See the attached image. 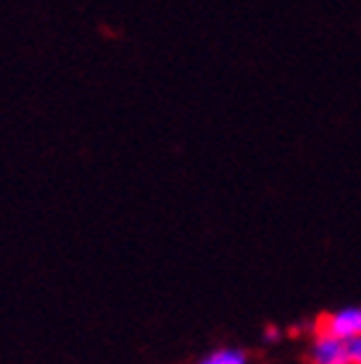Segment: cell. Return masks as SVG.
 <instances>
[{
    "label": "cell",
    "instance_id": "1",
    "mask_svg": "<svg viewBox=\"0 0 361 364\" xmlns=\"http://www.w3.org/2000/svg\"><path fill=\"white\" fill-rule=\"evenodd\" d=\"M308 364H351V341L316 328L306 346Z\"/></svg>",
    "mask_w": 361,
    "mask_h": 364
},
{
    "label": "cell",
    "instance_id": "2",
    "mask_svg": "<svg viewBox=\"0 0 361 364\" xmlns=\"http://www.w3.org/2000/svg\"><path fill=\"white\" fill-rule=\"evenodd\" d=\"M319 328L333 333V336L343 338V341H353L361 336V304H345L338 309L327 311L325 317L319 319Z\"/></svg>",
    "mask_w": 361,
    "mask_h": 364
},
{
    "label": "cell",
    "instance_id": "3",
    "mask_svg": "<svg viewBox=\"0 0 361 364\" xmlns=\"http://www.w3.org/2000/svg\"><path fill=\"white\" fill-rule=\"evenodd\" d=\"M195 364H251V354L243 346H217L206 351Z\"/></svg>",
    "mask_w": 361,
    "mask_h": 364
},
{
    "label": "cell",
    "instance_id": "4",
    "mask_svg": "<svg viewBox=\"0 0 361 364\" xmlns=\"http://www.w3.org/2000/svg\"><path fill=\"white\" fill-rule=\"evenodd\" d=\"M262 341L266 343V346H271V343H280L282 341V330L277 328V325H266L262 333Z\"/></svg>",
    "mask_w": 361,
    "mask_h": 364
},
{
    "label": "cell",
    "instance_id": "5",
    "mask_svg": "<svg viewBox=\"0 0 361 364\" xmlns=\"http://www.w3.org/2000/svg\"><path fill=\"white\" fill-rule=\"evenodd\" d=\"M351 364H361V336L351 341Z\"/></svg>",
    "mask_w": 361,
    "mask_h": 364
}]
</instances>
